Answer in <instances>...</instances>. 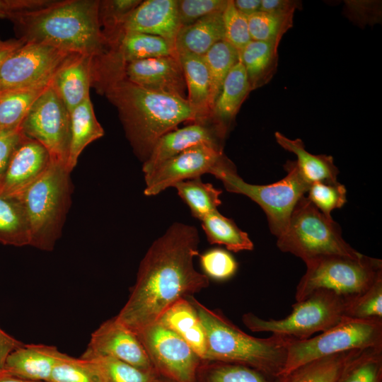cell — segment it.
<instances>
[{
	"label": "cell",
	"mask_w": 382,
	"mask_h": 382,
	"mask_svg": "<svg viewBox=\"0 0 382 382\" xmlns=\"http://www.w3.org/2000/svg\"><path fill=\"white\" fill-rule=\"evenodd\" d=\"M222 13L181 26L175 40L177 53L203 56L214 45L224 40Z\"/></svg>",
	"instance_id": "26"
},
{
	"label": "cell",
	"mask_w": 382,
	"mask_h": 382,
	"mask_svg": "<svg viewBox=\"0 0 382 382\" xmlns=\"http://www.w3.org/2000/svg\"><path fill=\"white\" fill-rule=\"evenodd\" d=\"M23 134L21 127L0 129V178Z\"/></svg>",
	"instance_id": "48"
},
{
	"label": "cell",
	"mask_w": 382,
	"mask_h": 382,
	"mask_svg": "<svg viewBox=\"0 0 382 382\" xmlns=\"http://www.w3.org/2000/svg\"><path fill=\"white\" fill-rule=\"evenodd\" d=\"M180 27L177 1L146 0L141 1L129 15L122 26L121 33L149 34L175 43Z\"/></svg>",
	"instance_id": "19"
},
{
	"label": "cell",
	"mask_w": 382,
	"mask_h": 382,
	"mask_svg": "<svg viewBox=\"0 0 382 382\" xmlns=\"http://www.w3.org/2000/svg\"><path fill=\"white\" fill-rule=\"evenodd\" d=\"M98 6L96 0L52 1L10 21L17 38L25 42L98 57L108 50L99 23Z\"/></svg>",
	"instance_id": "3"
},
{
	"label": "cell",
	"mask_w": 382,
	"mask_h": 382,
	"mask_svg": "<svg viewBox=\"0 0 382 382\" xmlns=\"http://www.w3.org/2000/svg\"><path fill=\"white\" fill-rule=\"evenodd\" d=\"M183 68L187 98L197 113L200 122L211 118L210 78L202 56L188 53H178Z\"/></svg>",
	"instance_id": "25"
},
{
	"label": "cell",
	"mask_w": 382,
	"mask_h": 382,
	"mask_svg": "<svg viewBox=\"0 0 382 382\" xmlns=\"http://www.w3.org/2000/svg\"><path fill=\"white\" fill-rule=\"evenodd\" d=\"M224 40L239 52L251 41L247 17L234 6L233 1L228 0L222 13Z\"/></svg>",
	"instance_id": "44"
},
{
	"label": "cell",
	"mask_w": 382,
	"mask_h": 382,
	"mask_svg": "<svg viewBox=\"0 0 382 382\" xmlns=\"http://www.w3.org/2000/svg\"><path fill=\"white\" fill-rule=\"evenodd\" d=\"M382 348L366 349L351 362L339 382H380Z\"/></svg>",
	"instance_id": "41"
},
{
	"label": "cell",
	"mask_w": 382,
	"mask_h": 382,
	"mask_svg": "<svg viewBox=\"0 0 382 382\" xmlns=\"http://www.w3.org/2000/svg\"><path fill=\"white\" fill-rule=\"evenodd\" d=\"M236 8L246 17L260 11L261 0H235L233 1Z\"/></svg>",
	"instance_id": "53"
},
{
	"label": "cell",
	"mask_w": 382,
	"mask_h": 382,
	"mask_svg": "<svg viewBox=\"0 0 382 382\" xmlns=\"http://www.w3.org/2000/svg\"><path fill=\"white\" fill-rule=\"evenodd\" d=\"M64 354L53 345L23 343L8 356L1 372L26 380L48 382Z\"/></svg>",
	"instance_id": "21"
},
{
	"label": "cell",
	"mask_w": 382,
	"mask_h": 382,
	"mask_svg": "<svg viewBox=\"0 0 382 382\" xmlns=\"http://www.w3.org/2000/svg\"><path fill=\"white\" fill-rule=\"evenodd\" d=\"M286 175L270 185L245 182L228 159L213 173L228 192L242 194L256 202L265 212L271 233L278 238L286 230L298 201L307 193L311 185L300 174L295 161L284 165Z\"/></svg>",
	"instance_id": "8"
},
{
	"label": "cell",
	"mask_w": 382,
	"mask_h": 382,
	"mask_svg": "<svg viewBox=\"0 0 382 382\" xmlns=\"http://www.w3.org/2000/svg\"><path fill=\"white\" fill-rule=\"evenodd\" d=\"M382 348V320L345 317L320 334L305 340L291 339L282 376L314 360L355 349Z\"/></svg>",
	"instance_id": "9"
},
{
	"label": "cell",
	"mask_w": 382,
	"mask_h": 382,
	"mask_svg": "<svg viewBox=\"0 0 382 382\" xmlns=\"http://www.w3.org/2000/svg\"><path fill=\"white\" fill-rule=\"evenodd\" d=\"M52 161L49 152L41 144L23 133L0 178V195H18L37 180Z\"/></svg>",
	"instance_id": "17"
},
{
	"label": "cell",
	"mask_w": 382,
	"mask_h": 382,
	"mask_svg": "<svg viewBox=\"0 0 382 382\" xmlns=\"http://www.w3.org/2000/svg\"><path fill=\"white\" fill-rule=\"evenodd\" d=\"M136 335L155 369L175 382H195L202 359L175 332L156 322Z\"/></svg>",
	"instance_id": "13"
},
{
	"label": "cell",
	"mask_w": 382,
	"mask_h": 382,
	"mask_svg": "<svg viewBox=\"0 0 382 382\" xmlns=\"http://www.w3.org/2000/svg\"><path fill=\"white\" fill-rule=\"evenodd\" d=\"M141 2L139 0L99 1V23L108 47L119 37L127 18Z\"/></svg>",
	"instance_id": "37"
},
{
	"label": "cell",
	"mask_w": 382,
	"mask_h": 382,
	"mask_svg": "<svg viewBox=\"0 0 382 382\" xmlns=\"http://www.w3.org/2000/svg\"><path fill=\"white\" fill-rule=\"evenodd\" d=\"M201 221L209 243L224 245L227 250L235 253L253 249L254 245L248 233L218 210L208 214Z\"/></svg>",
	"instance_id": "32"
},
{
	"label": "cell",
	"mask_w": 382,
	"mask_h": 382,
	"mask_svg": "<svg viewBox=\"0 0 382 382\" xmlns=\"http://www.w3.org/2000/svg\"><path fill=\"white\" fill-rule=\"evenodd\" d=\"M177 54L175 43L159 36L137 32H125L109 46L103 54L108 61L119 65L137 60Z\"/></svg>",
	"instance_id": "22"
},
{
	"label": "cell",
	"mask_w": 382,
	"mask_h": 382,
	"mask_svg": "<svg viewBox=\"0 0 382 382\" xmlns=\"http://www.w3.org/2000/svg\"><path fill=\"white\" fill-rule=\"evenodd\" d=\"M50 0H0V18L11 20L16 15L40 8Z\"/></svg>",
	"instance_id": "49"
},
{
	"label": "cell",
	"mask_w": 382,
	"mask_h": 382,
	"mask_svg": "<svg viewBox=\"0 0 382 382\" xmlns=\"http://www.w3.org/2000/svg\"><path fill=\"white\" fill-rule=\"evenodd\" d=\"M25 42L21 38L2 40L0 37V73L6 58Z\"/></svg>",
	"instance_id": "52"
},
{
	"label": "cell",
	"mask_w": 382,
	"mask_h": 382,
	"mask_svg": "<svg viewBox=\"0 0 382 382\" xmlns=\"http://www.w3.org/2000/svg\"><path fill=\"white\" fill-rule=\"evenodd\" d=\"M21 127L25 136L47 149L52 161L66 168L71 139L70 112L50 83L34 102Z\"/></svg>",
	"instance_id": "11"
},
{
	"label": "cell",
	"mask_w": 382,
	"mask_h": 382,
	"mask_svg": "<svg viewBox=\"0 0 382 382\" xmlns=\"http://www.w3.org/2000/svg\"><path fill=\"white\" fill-rule=\"evenodd\" d=\"M278 46L271 42L251 40L238 52L251 91L272 79L277 68Z\"/></svg>",
	"instance_id": "29"
},
{
	"label": "cell",
	"mask_w": 382,
	"mask_h": 382,
	"mask_svg": "<svg viewBox=\"0 0 382 382\" xmlns=\"http://www.w3.org/2000/svg\"><path fill=\"white\" fill-rule=\"evenodd\" d=\"M199 243L195 226L172 224L141 261L136 283L116 318L136 334L157 322L177 301L207 288L209 277L193 263Z\"/></svg>",
	"instance_id": "1"
},
{
	"label": "cell",
	"mask_w": 382,
	"mask_h": 382,
	"mask_svg": "<svg viewBox=\"0 0 382 382\" xmlns=\"http://www.w3.org/2000/svg\"><path fill=\"white\" fill-rule=\"evenodd\" d=\"M92 86L117 108L131 145L144 161L162 135L183 122H200L187 98L137 86L125 77L121 67L96 64Z\"/></svg>",
	"instance_id": "2"
},
{
	"label": "cell",
	"mask_w": 382,
	"mask_h": 382,
	"mask_svg": "<svg viewBox=\"0 0 382 382\" xmlns=\"http://www.w3.org/2000/svg\"><path fill=\"white\" fill-rule=\"evenodd\" d=\"M71 53L25 42L5 60L0 73V92L45 87Z\"/></svg>",
	"instance_id": "12"
},
{
	"label": "cell",
	"mask_w": 382,
	"mask_h": 382,
	"mask_svg": "<svg viewBox=\"0 0 382 382\" xmlns=\"http://www.w3.org/2000/svg\"><path fill=\"white\" fill-rule=\"evenodd\" d=\"M47 86L0 92V129L20 126Z\"/></svg>",
	"instance_id": "36"
},
{
	"label": "cell",
	"mask_w": 382,
	"mask_h": 382,
	"mask_svg": "<svg viewBox=\"0 0 382 382\" xmlns=\"http://www.w3.org/2000/svg\"><path fill=\"white\" fill-rule=\"evenodd\" d=\"M86 359L95 363L103 382H156L154 372L140 369L117 359L108 357Z\"/></svg>",
	"instance_id": "40"
},
{
	"label": "cell",
	"mask_w": 382,
	"mask_h": 382,
	"mask_svg": "<svg viewBox=\"0 0 382 382\" xmlns=\"http://www.w3.org/2000/svg\"><path fill=\"white\" fill-rule=\"evenodd\" d=\"M0 382H40V381L26 380V379L15 377L13 376H10V375L1 372L0 373Z\"/></svg>",
	"instance_id": "54"
},
{
	"label": "cell",
	"mask_w": 382,
	"mask_h": 382,
	"mask_svg": "<svg viewBox=\"0 0 382 382\" xmlns=\"http://www.w3.org/2000/svg\"><path fill=\"white\" fill-rule=\"evenodd\" d=\"M224 138L215 125H208L207 122H194L176 128L156 141L144 162L142 170L144 175L148 174L166 160L195 146L207 144L222 147Z\"/></svg>",
	"instance_id": "18"
},
{
	"label": "cell",
	"mask_w": 382,
	"mask_h": 382,
	"mask_svg": "<svg viewBox=\"0 0 382 382\" xmlns=\"http://www.w3.org/2000/svg\"><path fill=\"white\" fill-rule=\"evenodd\" d=\"M0 243L16 247L30 245L28 218L16 197L0 195Z\"/></svg>",
	"instance_id": "31"
},
{
	"label": "cell",
	"mask_w": 382,
	"mask_h": 382,
	"mask_svg": "<svg viewBox=\"0 0 382 382\" xmlns=\"http://www.w3.org/2000/svg\"><path fill=\"white\" fill-rule=\"evenodd\" d=\"M200 263L205 274L218 281L231 278L238 270L233 256L221 248L209 250L200 256Z\"/></svg>",
	"instance_id": "45"
},
{
	"label": "cell",
	"mask_w": 382,
	"mask_h": 382,
	"mask_svg": "<svg viewBox=\"0 0 382 382\" xmlns=\"http://www.w3.org/2000/svg\"><path fill=\"white\" fill-rule=\"evenodd\" d=\"M70 174L64 166L52 161L37 180L15 196L28 218L30 245L45 251L54 249L71 204Z\"/></svg>",
	"instance_id": "5"
},
{
	"label": "cell",
	"mask_w": 382,
	"mask_h": 382,
	"mask_svg": "<svg viewBox=\"0 0 382 382\" xmlns=\"http://www.w3.org/2000/svg\"><path fill=\"white\" fill-rule=\"evenodd\" d=\"M71 139L66 169L69 173L76 166L83 149L104 135V130L96 119L90 97L70 112Z\"/></svg>",
	"instance_id": "28"
},
{
	"label": "cell",
	"mask_w": 382,
	"mask_h": 382,
	"mask_svg": "<svg viewBox=\"0 0 382 382\" xmlns=\"http://www.w3.org/2000/svg\"><path fill=\"white\" fill-rule=\"evenodd\" d=\"M275 139L280 146L294 153L297 159L296 167L310 185L316 182L335 183L339 170L334 164L333 158L327 155H315L308 152L300 139H291L279 132L274 134Z\"/></svg>",
	"instance_id": "27"
},
{
	"label": "cell",
	"mask_w": 382,
	"mask_h": 382,
	"mask_svg": "<svg viewBox=\"0 0 382 382\" xmlns=\"http://www.w3.org/2000/svg\"><path fill=\"white\" fill-rule=\"evenodd\" d=\"M226 0L177 1L178 17L181 26L190 24L205 16L222 13L227 5Z\"/></svg>",
	"instance_id": "46"
},
{
	"label": "cell",
	"mask_w": 382,
	"mask_h": 382,
	"mask_svg": "<svg viewBox=\"0 0 382 382\" xmlns=\"http://www.w3.org/2000/svg\"><path fill=\"white\" fill-rule=\"evenodd\" d=\"M202 57L209 74L212 111L224 81L231 68L239 61V53L231 44L222 40L214 45Z\"/></svg>",
	"instance_id": "34"
},
{
	"label": "cell",
	"mask_w": 382,
	"mask_h": 382,
	"mask_svg": "<svg viewBox=\"0 0 382 382\" xmlns=\"http://www.w3.org/2000/svg\"><path fill=\"white\" fill-rule=\"evenodd\" d=\"M381 5L378 1H345V14L358 25H372L381 21Z\"/></svg>",
	"instance_id": "47"
},
{
	"label": "cell",
	"mask_w": 382,
	"mask_h": 382,
	"mask_svg": "<svg viewBox=\"0 0 382 382\" xmlns=\"http://www.w3.org/2000/svg\"><path fill=\"white\" fill-rule=\"evenodd\" d=\"M23 342L18 340L0 327V373L3 371L8 356Z\"/></svg>",
	"instance_id": "51"
},
{
	"label": "cell",
	"mask_w": 382,
	"mask_h": 382,
	"mask_svg": "<svg viewBox=\"0 0 382 382\" xmlns=\"http://www.w3.org/2000/svg\"><path fill=\"white\" fill-rule=\"evenodd\" d=\"M250 91L245 68L239 59L224 81L211 115L212 124L224 137Z\"/></svg>",
	"instance_id": "23"
},
{
	"label": "cell",
	"mask_w": 382,
	"mask_h": 382,
	"mask_svg": "<svg viewBox=\"0 0 382 382\" xmlns=\"http://www.w3.org/2000/svg\"><path fill=\"white\" fill-rule=\"evenodd\" d=\"M48 382H103L95 364L83 357L75 358L66 354L54 366Z\"/></svg>",
	"instance_id": "38"
},
{
	"label": "cell",
	"mask_w": 382,
	"mask_h": 382,
	"mask_svg": "<svg viewBox=\"0 0 382 382\" xmlns=\"http://www.w3.org/2000/svg\"><path fill=\"white\" fill-rule=\"evenodd\" d=\"M201 366L204 367V382H286L289 378L281 376L277 381L271 380L267 377L270 375L236 363L202 360Z\"/></svg>",
	"instance_id": "35"
},
{
	"label": "cell",
	"mask_w": 382,
	"mask_h": 382,
	"mask_svg": "<svg viewBox=\"0 0 382 382\" xmlns=\"http://www.w3.org/2000/svg\"><path fill=\"white\" fill-rule=\"evenodd\" d=\"M227 158L222 147L202 144L190 147L166 160L144 175L146 196H154L177 183L213 174Z\"/></svg>",
	"instance_id": "14"
},
{
	"label": "cell",
	"mask_w": 382,
	"mask_h": 382,
	"mask_svg": "<svg viewBox=\"0 0 382 382\" xmlns=\"http://www.w3.org/2000/svg\"><path fill=\"white\" fill-rule=\"evenodd\" d=\"M204 328L206 353L203 360L244 364L272 376H282L291 338L272 334L267 338L250 335L221 311L211 310L193 296L187 297Z\"/></svg>",
	"instance_id": "4"
},
{
	"label": "cell",
	"mask_w": 382,
	"mask_h": 382,
	"mask_svg": "<svg viewBox=\"0 0 382 382\" xmlns=\"http://www.w3.org/2000/svg\"><path fill=\"white\" fill-rule=\"evenodd\" d=\"M293 17L257 11L247 16L251 40L271 42L279 45L284 34L292 26Z\"/></svg>",
	"instance_id": "39"
},
{
	"label": "cell",
	"mask_w": 382,
	"mask_h": 382,
	"mask_svg": "<svg viewBox=\"0 0 382 382\" xmlns=\"http://www.w3.org/2000/svg\"><path fill=\"white\" fill-rule=\"evenodd\" d=\"M81 357H108L146 371L155 369L137 335L116 317L103 323L91 334Z\"/></svg>",
	"instance_id": "15"
},
{
	"label": "cell",
	"mask_w": 382,
	"mask_h": 382,
	"mask_svg": "<svg viewBox=\"0 0 382 382\" xmlns=\"http://www.w3.org/2000/svg\"><path fill=\"white\" fill-rule=\"evenodd\" d=\"M299 1L261 0L260 11L279 16H294L296 9L301 8Z\"/></svg>",
	"instance_id": "50"
},
{
	"label": "cell",
	"mask_w": 382,
	"mask_h": 382,
	"mask_svg": "<svg viewBox=\"0 0 382 382\" xmlns=\"http://www.w3.org/2000/svg\"><path fill=\"white\" fill-rule=\"evenodd\" d=\"M95 57L71 53L55 72L50 86L71 112L90 97L93 85Z\"/></svg>",
	"instance_id": "20"
},
{
	"label": "cell",
	"mask_w": 382,
	"mask_h": 382,
	"mask_svg": "<svg viewBox=\"0 0 382 382\" xmlns=\"http://www.w3.org/2000/svg\"><path fill=\"white\" fill-rule=\"evenodd\" d=\"M120 66L125 77L137 86L185 98L186 83L178 53L133 61Z\"/></svg>",
	"instance_id": "16"
},
{
	"label": "cell",
	"mask_w": 382,
	"mask_h": 382,
	"mask_svg": "<svg viewBox=\"0 0 382 382\" xmlns=\"http://www.w3.org/2000/svg\"><path fill=\"white\" fill-rule=\"evenodd\" d=\"M188 206L192 216L202 220L221 204V190L201 180L200 177L177 183L173 185Z\"/></svg>",
	"instance_id": "33"
},
{
	"label": "cell",
	"mask_w": 382,
	"mask_h": 382,
	"mask_svg": "<svg viewBox=\"0 0 382 382\" xmlns=\"http://www.w3.org/2000/svg\"><path fill=\"white\" fill-rule=\"evenodd\" d=\"M346 317L382 320V279L367 291L347 302Z\"/></svg>",
	"instance_id": "42"
},
{
	"label": "cell",
	"mask_w": 382,
	"mask_h": 382,
	"mask_svg": "<svg viewBox=\"0 0 382 382\" xmlns=\"http://www.w3.org/2000/svg\"><path fill=\"white\" fill-rule=\"evenodd\" d=\"M157 322L183 339L203 360L206 353V335L197 314L187 298L171 305Z\"/></svg>",
	"instance_id": "24"
},
{
	"label": "cell",
	"mask_w": 382,
	"mask_h": 382,
	"mask_svg": "<svg viewBox=\"0 0 382 382\" xmlns=\"http://www.w3.org/2000/svg\"><path fill=\"white\" fill-rule=\"evenodd\" d=\"M306 270L295 292L299 301L317 290H328L348 301L382 279V260L360 254L329 255L305 262Z\"/></svg>",
	"instance_id": "6"
},
{
	"label": "cell",
	"mask_w": 382,
	"mask_h": 382,
	"mask_svg": "<svg viewBox=\"0 0 382 382\" xmlns=\"http://www.w3.org/2000/svg\"><path fill=\"white\" fill-rule=\"evenodd\" d=\"M307 193L308 199L328 218H332L333 209L341 208L347 202L346 187L338 182L312 183Z\"/></svg>",
	"instance_id": "43"
},
{
	"label": "cell",
	"mask_w": 382,
	"mask_h": 382,
	"mask_svg": "<svg viewBox=\"0 0 382 382\" xmlns=\"http://www.w3.org/2000/svg\"><path fill=\"white\" fill-rule=\"evenodd\" d=\"M347 301L328 290H317L292 304L289 315L282 319H262L253 313L242 316L253 332H268L292 340H305L332 328L346 317Z\"/></svg>",
	"instance_id": "10"
},
{
	"label": "cell",
	"mask_w": 382,
	"mask_h": 382,
	"mask_svg": "<svg viewBox=\"0 0 382 382\" xmlns=\"http://www.w3.org/2000/svg\"><path fill=\"white\" fill-rule=\"evenodd\" d=\"M277 245L304 262L329 255L356 257L361 253L342 238L340 226L325 216L306 197L296 203Z\"/></svg>",
	"instance_id": "7"
},
{
	"label": "cell",
	"mask_w": 382,
	"mask_h": 382,
	"mask_svg": "<svg viewBox=\"0 0 382 382\" xmlns=\"http://www.w3.org/2000/svg\"><path fill=\"white\" fill-rule=\"evenodd\" d=\"M362 350L347 351L314 360L289 374L287 382H339Z\"/></svg>",
	"instance_id": "30"
}]
</instances>
